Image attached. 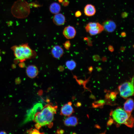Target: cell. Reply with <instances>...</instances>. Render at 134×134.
<instances>
[{
  "instance_id": "1",
  "label": "cell",
  "mask_w": 134,
  "mask_h": 134,
  "mask_svg": "<svg viewBox=\"0 0 134 134\" xmlns=\"http://www.w3.org/2000/svg\"><path fill=\"white\" fill-rule=\"evenodd\" d=\"M57 106L50 104L45 105L41 111L36 112L34 114L33 120L41 126H47L51 127L54 114L56 113Z\"/></svg>"
},
{
  "instance_id": "2",
  "label": "cell",
  "mask_w": 134,
  "mask_h": 134,
  "mask_svg": "<svg viewBox=\"0 0 134 134\" xmlns=\"http://www.w3.org/2000/svg\"><path fill=\"white\" fill-rule=\"evenodd\" d=\"M11 48L16 58L20 62L34 58L37 55L36 52L33 50L27 43L14 45Z\"/></svg>"
},
{
  "instance_id": "3",
  "label": "cell",
  "mask_w": 134,
  "mask_h": 134,
  "mask_svg": "<svg viewBox=\"0 0 134 134\" xmlns=\"http://www.w3.org/2000/svg\"><path fill=\"white\" fill-rule=\"evenodd\" d=\"M111 114L113 119L118 124H124L131 128L133 126L134 118L131 113L122 108L118 107L113 111Z\"/></svg>"
},
{
  "instance_id": "4",
  "label": "cell",
  "mask_w": 134,
  "mask_h": 134,
  "mask_svg": "<svg viewBox=\"0 0 134 134\" xmlns=\"http://www.w3.org/2000/svg\"><path fill=\"white\" fill-rule=\"evenodd\" d=\"M11 12L15 17L22 19L27 17L30 13L29 4L25 0H18L12 6Z\"/></svg>"
},
{
  "instance_id": "5",
  "label": "cell",
  "mask_w": 134,
  "mask_h": 134,
  "mask_svg": "<svg viewBox=\"0 0 134 134\" xmlns=\"http://www.w3.org/2000/svg\"><path fill=\"white\" fill-rule=\"evenodd\" d=\"M133 82V78L131 82H125L119 86L118 89L121 96L125 99L134 95Z\"/></svg>"
},
{
  "instance_id": "6",
  "label": "cell",
  "mask_w": 134,
  "mask_h": 134,
  "mask_svg": "<svg viewBox=\"0 0 134 134\" xmlns=\"http://www.w3.org/2000/svg\"><path fill=\"white\" fill-rule=\"evenodd\" d=\"M87 32L91 35H94L101 32L104 29L102 25L98 22L89 23L85 27Z\"/></svg>"
},
{
  "instance_id": "7",
  "label": "cell",
  "mask_w": 134,
  "mask_h": 134,
  "mask_svg": "<svg viewBox=\"0 0 134 134\" xmlns=\"http://www.w3.org/2000/svg\"><path fill=\"white\" fill-rule=\"evenodd\" d=\"M74 112V109L72 106V103L70 102L65 104L61 107L60 114L68 117L71 116Z\"/></svg>"
},
{
  "instance_id": "8",
  "label": "cell",
  "mask_w": 134,
  "mask_h": 134,
  "mask_svg": "<svg viewBox=\"0 0 134 134\" xmlns=\"http://www.w3.org/2000/svg\"><path fill=\"white\" fill-rule=\"evenodd\" d=\"M76 33L75 29L73 27L68 26L65 28L63 34L65 37L67 39H71L75 36Z\"/></svg>"
},
{
  "instance_id": "9",
  "label": "cell",
  "mask_w": 134,
  "mask_h": 134,
  "mask_svg": "<svg viewBox=\"0 0 134 134\" xmlns=\"http://www.w3.org/2000/svg\"><path fill=\"white\" fill-rule=\"evenodd\" d=\"M104 30L108 33L113 32L116 28L117 26L115 22L111 20H108L105 21L102 25Z\"/></svg>"
},
{
  "instance_id": "10",
  "label": "cell",
  "mask_w": 134,
  "mask_h": 134,
  "mask_svg": "<svg viewBox=\"0 0 134 134\" xmlns=\"http://www.w3.org/2000/svg\"><path fill=\"white\" fill-rule=\"evenodd\" d=\"M64 50L62 47L58 45L53 46L51 50V53L53 57L59 59L61 58L64 54Z\"/></svg>"
},
{
  "instance_id": "11",
  "label": "cell",
  "mask_w": 134,
  "mask_h": 134,
  "mask_svg": "<svg viewBox=\"0 0 134 134\" xmlns=\"http://www.w3.org/2000/svg\"><path fill=\"white\" fill-rule=\"evenodd\" d=\"M26 71L27 76L31 78L36 77L39 73L37 67L34 65H31L28 66Z\"/></svg>"
},
{
  "instance_id": "12",
  "label": "cell",
  "mask_w": 134,
  "mask_h": 134,
  "mask_svg": "<svg viewBox=\"0 0 134 134\" xmlns=\"http://www.w3.org/2000/svg\"><path fill=\"white\" fill-rule=\"evenodd\" d=\"M65 16L61 13L55 14L53 18V21L54 23L57 26H61L64 25L65 22Z\"/></svg>"
},
{
  "instance_id": "13",
  "label": "cell",
  "mask_w": 134,
  "mask_h": 134,
  "mask_svg": "<svg viewBox=\"0 0 134 134\" xmlns=\"http://www.w3.org/2000/svg\"><path fill=\"white\" fill-rule=\"evenodd\" d=\"M64 123L67 126H74L78 124V120L75 116H70L65 119Z\"/></svg>"
},
{
  "instance_id": "14",
  "label": "cell",
  "mask_w": 134,
  "mask_h": 134,
  "mask_svg": "<svg viewBox=\"0 0 134 134\" xmlns=\"http://www.w3.org/2000/svg\"><path fill=\"white\" fill-rule=\"evenodd\" d=\"M96 10L95 6L91 4H88L85 7L84 12L85 15L88 16H93L96 13Z\"/></svg>"
},
{
  "instance_id": "15",
  "label": "cell",
  "mask_w": 134,
  "mask_h": 134,
  "mask_svg": "<svg viewBox=\"0 0 134 134\" xmlns=\"http://www.w3.org/2000/svg\"><path fill=\"white\" fill-rule=\"evenodd\" d=\"M134 106L133 100L131 98L128 99L124 104V110L127 112L131 113L132 112Z\"/></svg>"
},
{
  "instance_id": "16",
  "label": "cell",
  "mask_w": 134,
  "mask_h": 134,
  "mask_svg": "<svg viewBox=\"0 0 134 134\" xmlns=\"http://www.w3.org/2000/svg\"><path fill=\"white\" fill-rule=\"evenodd\" d=\"M61 6L58 3L54 2L52 3L49 7V10L52 13L56 14L59 13L60 11Z\"/></svg>"
},
{
  "instance_id": "17",
  "label": "cell",
  "mask_w": 134,
  "mask_h": 134,
  "mask_svg": "<svg viewBox=\"0 0 134 134\" xmlns=\"http://www.w3.org/2000/svg\"><path fill=\"white\" fill-rule=\"evenodd\" d=\"M65 65L68 69L70 70H72L75 68L76 64L74 61L71 60L67 61Z\"/></svg>"
},
{
  "instance_id": "18",
  "label": "cell",
  "mask_w": 134,
  "mask_h": 134,
  "mask_svg": "<svg viewBox=\"0 0 134 134\" xmlns=\"http://www.w3.org/2000/svg\"><path fill=\"white\" fill-rule=\"evenodd\" d=\"M63 45L66 49L68 50L71 44L69 41H67L64 43Z\"/></svg>"
},
{
  "instance_id": "19",
  "label": "cell",
  "mask_w": 134,
  "mask_h": 134,
  "mask_svg": "<svg viewBox=\"0 0 134 134\" xmlns=\"http://www.w3.org/2000/svg\"><path fill=\"white\" fill-rule=\"evenodd\" d=\"M81 15V13L79 11H77L75 13V15L76 17H78L80 16Z\"/></svg>"
},
{
  "instance_id": "20",
  "label": "cell",
  "mask_w": 134,
  "mask_h": 134,
  "mask_svg": "<svg viewBox=\"0 0 134 134\" xmlns=\"http://www.w3.org/2000/svg\"><path fill=\"white\" fill-rule=\"evenodd\" d=\"M31 134H41L39 132L37 129H35L33 131L32 130Z\"/></svg>"
},
{
  "instance_id": "21",
  "label": "cell",
  "mask_w": 134,
  "mask_h": 134,
  "mask_svg": "<svg viewBox=\"0 0 134 134\" xmlns=\"http://www.w3.org/2000/svg\"><path fill=\"white\" fill-rule=\"evenodd\" d=\"M6 133L4 131H1L0 132V134H6Z\"/></svg>"
}]
</instances>
